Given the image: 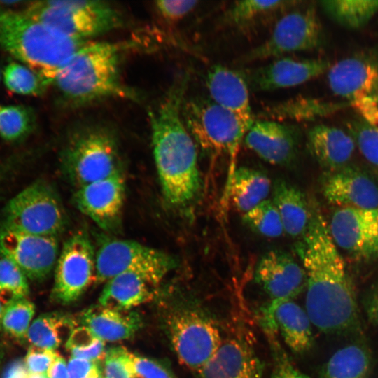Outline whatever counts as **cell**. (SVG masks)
Listing matches in <instances>:
<instances>
[{
	"label": "cell",
	"mask_w": 378,
	"mask_h": 378,
	"mask_svg": "<svg viewBox=\"0 0 378 378\" xmlns=\"http://www.w3.org/2000/svg\"><path fill=\"white\" fill-rule=\"evenodd\" d=\"M198 378H262L263 364L244 337H224L221 344L197 372Z\"/></svg>",
	"instance_id": "17"
},
{
	"label": "cell",
	"mask_w": 378,
	"mask_h": 378,
	"mask_svg": "<svg viewBox=\"0 0 378 378\" xmlns=\"http://www.w3.org/2000/svg\"><path fill=\"white\" fill-rule=\"evenodd\" d=\"M271 182L260 170L240 167L234 171L227 190L237 209L245 214L265 200Z\"/></svg>",
	"instance_id": "28"
},
{
	"label": "cell",
	"mask_w": 378,
	"mask_h": 378,
	"mask_svg": "<svg viewBox=\"0 0 378 378\" xmlns=\"http://www.w3.org/2000/svg\"><path fill=\"white\" fill-rule=\"evenodd\" d=\"M29 293L27 278L24 273L10 260L0 258V298L5 295L10 297V300L27 298Z\"/></svg>",
	"instance_id": "40"
},
{
	"label": "cell",
	"mask_w": 378,
	"mask_h": 378,
	"mask_svg": "<svg viewBox=\"0 0 378 378\" xmlns=\"http://www.w3.org/2000/svg\"><path fill=\"white\" fill-rule=\"evenodd\" d=\"M74 358L98 362L105 358L104 341L85 326L74 329L66 344Z\"/></svg>",
	"instance_id": "37"
},
{
	"label": "cell",
	"mask_w": 378,
	"mask_h": 378,
	"mask_svg": "<svg viewBox=\"0 0 378 378\" xmlns=\"http://www.w3.org/2000/svg\"><path fill=\"white\" fill-rule=\"evenodd\" d=\"M24 11L69 37L86 41L120 29L125 22L120 10L104 1H34Z\"/></svg>",
	"instance_id": "7"
},
{
	"label": "cell",
	"mask_w": 378,
	"mask_h": 378,
	"mask_svg": "<svg viewBox=\"0 0 378 378\" xmlns=\"http://www.w3.org/2000/svg\"><path fill=\"white\" fill-rule=\"evenodd\" d=\"M34 313V304L27 298L11 299L4 305L1 328L10 336L24 340Z\"/></svg>",
	"instance_id": "35"
},
{
	"label": "cell",
	"mask_w": 378,
	"mask_h": 378,
	"mask_svg": "<svg viewBox=\"0 0 378 378\" xmlns=\"http://www.w3.org/2000/svg\"><path fill=\"white\" fill-rule=\"evenodd\" d=\"M96 251L88 234L79 230L63 244L55 267L52 297L62 304L78 299L94 281Z\"/></svg>",
	"instance_id": "12"
},
{
	"label": "cell",
	"mask_w": 378,
	"mask_h": 378,
	"mask_svg": "<svg viewBox=\"0 0 378 378\" xmlns=\"http://www.w3.org/2000/svg\"><path fill=\"white\" fill-rule=\"evenodd\" d=\"M75 324V320L69 316L43 314L31 323L27 339L34 346L55 351L67 336L69 337Z\"/></svg>",
	"instance_id": "30"
},
{
	"label": "cell",
	"mask_w": 378,
	"mask_h": 378,
	"mask_svg": "<svg viewBox=\"0 0 378 378\" xmlns=\"http://www.w3.org/2000/svg\"><path fill=\"white\" fill-rule=\"evenodd\" d=\"M88 42L69 37L24 10L0 6V47L50 85L62 67Z\"/></svg>",
	"instance_id": "4"
},
{
	"label": "cell",
	"mask_w": 378,
	"mask_h": 378,
	"mask_svg": "<svg viewBox=\"0 0 378 378\" xmlns=\"http://www.w3.org/2000/svg\"><path fill=\"white\" fill-rule=\"evenodd\" d=\"M88 378H102V376H101V372H100V370L96 372L95 373H94L93 374H92L90 377H89Z\"/></svg>",
	"instance_id": "53"
},
{
	"label": "cell",
	"mask_w": 378,
	"mask_h": 378,
	"mask_svg": "<svg viewBox=\"0 0 378 378\" xmlns=\"http://www.w3.org/2000/svg\"><path fill=\"white\" fill-rule=\"evenodd\" d=\"M206 84L211 99L234 115L246 133L255 120L244 75L226 66L214 65L207 71Z\"/></svg>",
	"instance_id": "22"
},
{
	"label": "cell",
	"mask_w": 378,
	"mask_h": 378,
	"mask_svg": "<svg viewBox=\"0 0 378 378\" xmlns=\"http://www.w3.org/2000/svg\"><path fill=\"white\" fill-rule=\"evenodd\" d=\"M373 99L378 103V94L374 96H372Z\"/></svg>",
	"instance_id": "54"
},
{
	"label": "cell",
	"mask_w": 378,
	"mask_h": 378,
	"mask_svg": "<svg viewBox=\"0 0 378 378\" xmlns=\"http://www.w3.org/2000/svg\"><path fill=\"white\" fill-rule=\"evenodd\" d=\"M162 279L139 272H126L106 281L100 295L101 306L117 310L131 308L152 300Z\"/></svg>",
	"instance_id": "24"
},
{
	"label": "cell",
	"mask_w": 378,
	"mask_h": 378,
	"mask_svg": "<svg viewBox=\"0 0 378 378\" xmlns=\"http://www.w3.org/2000/svg\"><path fill=\"white\" fill-rule=\"evenodd\" d=\"M280 215L284 232L293 237L303 236L312 216L304 193L288 181L277 180L273 188V200Z\"/></svg>",
	"instance_id": "27"
},
{
	"label": "cell",
	"mask_w": 378,
	"mask_h": 378,
	"mask_svg": "<svg viewBox=\"0 0 378 378\" xmlns=\"http://www.w3.org/2000/svg\"><path fill=\"white\" fill-rule=\"evenodd\" d=\"M264 330L279 332L294 353L309 351L314 342L312 321L306 312L293 300H272L262 309Z\"/></svg>",
	"instance_id": "19"
},
{
	"label": "cell",
	"mask_w": 378,
	"mask_h": 378,
	"mask_svg": "<svg viewBox=\"0 0 378 378\" xmlns=\"http://www.w3.org/2000/svg\"><path fill=\"white\" fill-rule=\"evenodd\" d=\"M178 265L176 258L137 241L104 238L96 251L94 281L106 282L126 272L146 273L160 279Z\"/></svg>",
	"instance_id": "10"
},
{
	"label": "cell",
	"mask_w": 378,
	"mask_h": 378,
	"mask_svg": "<svg viewBox=\"0 0 378 378\" xmlns=\"http://www.w3.org/2000/svg\"><path fill=\"white\" fill-rule=\"evenodd\" d=\"M4 307V305L2 304L1 300V298H0V328L1 327V318H2Z\"/></svg>",
	"instance_id": "52"
},
{
	"label": "cell",
	"mask_w": 378,
	"mask_h": 378,
	"mask_svg": "<svg viewBox=\"0 0 378 378\" xmlns=\"http://www.w3.org/2000/svg\"><path fill=\"white\" fill-rule=\"evenodd\" d=\"M80 321L97 337L110 342L130 338L142 324L141 318L136 312L117 310L101 305L86 309L81 314Z\"/></svg>",
	"instance_id": "26"
},
{
	"label": "cell",
	"mask_w": 378,
	"mask_h": 378,
	"mask_svg": "<svg viewBox=\"0 0 378 378\" xmlns=\"http://www.w3.org/2000/svg\"><path fill=\"white\" fill-rule=\"evenodd\" d=\"M27 378H48L46 374H28Z\"/></svg>",
	"instance_id": "51"
},
{
	"label": "cell",
	"mask_w": 378,
	"mask_h": 378,
	"mask_svg": "<svg viewBox=\"0 0 378 378\" xmlns=\"http://www.w3.org/2000/svg\"><path fill=\"white\" fill-rule=\"evenodd\" d=\"M123 170L76 189V208L108 233L120 232L125 198Z\"/></svg>",
	"instance_id": "14"
},
{
	"label": "cell",
	"mask_w": 378,
	"mask_h": 378,
	"mask_svg": "<svg viewBox=\"0 0 378 378\" xmlns=\"http://www.w3.org/2000/svg\"><path fill=\"white\" fill-rule=\"evenodd\" d=\"M349 133L363 156L378 167V125H370L363 120L348 123Z\"/></svg>",
	"instance_id": "39"
},
{
	"label": "cell",
	"mask_w": 378,
	"mask_h": 378,
	"mask_svg": "<svg viewBox=\"0 0 378 378\" xmlns=\"http://www.w3.org/2000/svg\"><path fill=\"white\" fill-rule=\"evenodd\" d=\"M321 41L322 27L316 8L309 6L281 18L267 39L246 52L240 62L248 63L313 50Z\"/></svg>",
	"instance_id": "11"
},
{
	"label": "cell",
	"mask_w": 378,
	"mask_h": 378,
	"mask_svg": "<svg viewBox=\"0 0 378 378\" xmlns=\"http://www.w3.org/2000/svg\"><path fill=\"white\" fill-rule=\"evenodd\" d=\"M331 91L349 103L378 94V66L361 57L343 59L328 70Z\"/></svg>",
	"instance_id": "23"
},
{
	"label": "cell",
	"mask_w": 378,
	"mask_h": 378,
	"mask_svg": "<svg viewBox=\"0 0 378 378\" xmlns=\"http://www.w3.org/2000/svg\"><path fill=\"white\" fill-rule=\"evenodd\" d=\"M346 105L349 104L298 97L270 106L264 113L265 116L275 120H312L329 115Z\"/></svg>",
	"instance_id": "31"
},
{
	"label": "cell",
	"mask_w": 378,
	"mask_h": 378,
	"mask_svg": "<svg viewBox=\"0 0 378 378\" xmlns=\"http://www.w3.org/2000/svg\"><path fill=\"white\" fill-rule=\"evenodd\" d=\"M124 45L90 41L57 72L52 84L70 106H82L110 98L136 101L137 94L120 76Z\"/></svg>",
	"instance_id": "3"
},
{
	"label": "cell",
	"mask_w": 378,
	"mask_h": 378,
	"mask_svg": "<svg viewBox=\"0 0 378 378\" xmlns=\"http://www.w3.org/2000/svg\"><path fill=\"white\" fill-rule=\"evenodd\" d=\"M132 359L136 378H172L163 366L154 360L134 354Z\"/></svg>",
	"instance_id": "45"
},
{
	"label": "cell",
	"mask_w": 378,
	"mask_h": 378,
	"mask_svg": "<svg viewBox=\"0 0 378 378\" xmlns=\"http://www.w3.org/2000/svg\"><path fill=\"white\" fill-rule=\"evenodd\" d=\"M272 348L273 369L271 378H309L301 372L290 360L276 340V333L266 332Z\"/></svg>",
	"instance_id": "42"
},
{
	"label": "cell",
	"mask_w": 378,
	"mask_h": 378,
	"mask_svg": "<svg viewBox=\"0 0 378 378\" xmlns=\"http://www.w3.org/2000/svg\"><path fill=\"white\" fill-rule=\"evenodd\" d=\"M198 1L161 0L155 2V6L160 15L169 21H177L190 13L198 4Z\"/></svg>",
	"instance_id": "44"
},
{
	"label": "cell",
	"mask_w": 378,
	"mask_h": 378,
	"mask_svg": "<svg viewBox=\"0 0 378 378\" xmlns=\"http://www.w3.org/2000/svg\"><path fill=\"white\" fill-rule=\"evenodd\" d=\"M182 115L196 146L205 154L212 158H229L230 182L236 169L234 160L246 134L239 120L211 99L204 98L184 100Z\"/></svg>",
	"instance_id": "8"
},
{
	"label": "cell",
	"mask_w": 378,
	"mask_h": 378,
	"mask_svg": "<svg viewBox=\"0 0 378 378\" xmlns=\"http://www.w3.org/2000/svg\"><path fill=\"white\" fill-rule=\"evenodd\" d=\"M358 112L364 121L378 125V103L372 96L365 97L349 103Z\"/></svg>",
	"instance_id": "46"
},
{
	"label": "cell",
	"mask_w": 378,
	"mask_h": 378,
	"mask_svg": "<svg viewBox=\"0 0 378 378\" xmlns=\"http://www.w3.org/2000/svg\"><path fill=\"white\" fill-rule=\"evenodd\" d=\"M330 66L326 59L279 57L251 71L246 79L254 90L272 91L304 83L328 71Z\"/></svg>",
	"instance_id": "21"
},
{
	"label": "cell",
	"mask_w": 378,
	"mask_h": 378,
	"mask_svg": "<svg viewBox=\"0 0 378 378\" xmlns=\"http://www.w3.org/2000/svg\"><path fill=\"white\" fill-rule=\"evenodd\" d=\"M57 355L54 350L32 346L27 351L24 363L29 374H46Z\"/></svg>",
	"instance_id": "43"
},
{
	"label": "cell",
	"mask_w": 378,
	"mask_h": 378,
	"mask_svg": "<svg viewBox=\"0 0 378 378\" xmlns=\"http://www.w3.org/2000/svg\"><path fill=\"white\" fill-rule=\"evenodd\" d=\"M61 166L76 189L123 170L115 131L102 123L76 127L62 149Z\"/></svg>",
	"instance_id": "5"
},
{
	"label": "cell",
	"mask_w": 378,
	"mask_h": 378,
	"mask_svg": "<svg viewBox=\"0 0 378 378\" xmlns=\"http://www.w3.org/2000/svg\"><path fill=\"white\" fill-rule=\"evenodd\" d=\"M20 158L13 157L0 161V193L20 168Z\"/></svg>",
	"instance_id": "48"
},
{
	"label": "cell",
	"mask_w": 378,
	"mask_h": 378,
	"mask_svg": "<svg viewBox=\"0 0 378 378\" xmlns=\"http://www.w3.org/2000/svg\"><path fill=\"white\" fill-rule=\"evenodd\" d=\"M59 253L57 237L17 231L0 225V255L15 265L27 279L42 281L55 267Z\"/></svg>",
	"instance_id": "13"
},
{
	"label": "cell",
	"mask_w": 378,
	"mask_h": 378,
	"mask_svg": "<svg viewBox=\"0 0 378 378\" xmlns=\"http://www.w3.org/2000/svg\"><path fill=\"white\" fill-rule=\"evenodd\" d=\"M67 221L57 192L48 181L40 179L8 202L1 225L22 232L57 237L65 230Z\"/></svg>",
	"instance_id": "9"
},
{
	"label": "cell",
	"mask_w": 378,
	"mask_h": 378,
	"mask_svg": "<svg viewBox=\"0 0 378 378\" xmlns=\"http://www.w3.org/2000/svg\"><path fill=\"white\" fill-rule=\"evenodd\" d=\"M69 378H88L99 371L97 362L72 357L67 365Z\"/></svg>",
	"instance_id": "47"
},
{
	"label": "cell",
	"mask_w": 378,
	"mask_h": 378,
	"mask_svg": "<svg viewBox=\"0 0 378 378\" xmlns=\"http://www.w3.org/2000/svg\"><path fill=\"white\" fill-rule=\"evenodd\" d=\"M293 1L243 0L233 4L227 11L230 22L239 24L248 22L255 18L286 6Z\"/></svg>",
	"instance_id": "38"
},
{
	"label": "cell",
	"mask_w": 378,
	"mask_h": 378,
	"mask_svg": "<svg viewBox=\"0 0 378 378\" xmlns=\"http://www.w3.org/2000/svg\"><path fill=\"white\" fill-rule=\"evenodd\" d=\"M132 354L122 346L111 348L104 358L106 378H136L132 365Z\"/></svg>",
	"instance_id": "41"
},
{
	"label": "cell",
	"mask_w": 378,
	"mask_h": 378,
	"mask_svg": "<svg viewBox=\"0 0 378 378\" xmlns=\"http://www.w3.org/2000/svg\"><path fill=\"white\" fill-rule=\"evenodd\" d=\"M371 365L368 348L354 342L335 351L323 365L318 378H368Z\"/></svg>",
	"instance_id": "29"
},
{
	"label": "cell",
	"mask_w": 378,
	"mask_h": 378,
	"mask_svg": "<svg viewBox=\"0 0 378 378\" xmlns=\"http://www.w3.org/2000/svg\"><path fill=\"white\" fill-rule=\"evenodd\" d=\"M300 135L295 125L261 119L253 122L244 136V142L265 161L284 166L296 157Z\"/></svg>",
	"instance_id": "18"
},
{
	"label": "cell",
	"mask_w": 378,
	"mask_h": 378,
	"mask_svg": "<svg viewBox=\"0 0 378 378\" xmlns=\"http://www.w3.org/2000/svg\"><path fill=\"white\" fill-rule=\"evenodd\" d=\"M322 192L330 204L340 208H378L377 183L356 167L346 165L331 171L323 181Z\"/></svg>",
	"instance_id": "20"
},
{
	"label": "cell",
	"mask_w": 378,
	"mask_h": 378,
	"mask_svg": "<svg viewBox=\"0 0 378 378\" xmlns=\"http://www.w3.org/2000/svg\"><path fill=\"white\" fill-rule=\"evenodd\" d=\"M320 4L330 19L349 29L365 26L378 12V0H331Z\"/></svg>",
	"instance_id": "32"
},
{
	"label": "cell",
	"mask_w": 378,
	"mask_h": 378,
	"mask_svg": "<svg viewBox=\"0 0 378 378\" xmlns=\"http://www.w3.org/2000/svg\"><path fill=\"white\" fill-rule=\"evenodd\" d=\"M335 244L360 258L378 254V208L340 207L328 225Z\"/></svg>",
	"instance_id": "15"
},
{
	"label": "cell",
	"mask_w": 378,
	"mask_h": 378,
	"mask_svg": "<svg viewBox=\"0 0 378 378\" xmlns=\"http://www.w3.org/2000/svg\"><path fill=\"white\" fill-rule=\"evenodd\" d=\"M307 144L316 161L330 171L346 166L356 146L349 132L326 125L310 128L307 132Z\"/></svg>",
	"instance_id": "25"
},
{
	"label": "cell",
	"mask_w": 378,
	"mask_h": 378,
	"mask_svg": "<svg viewBox=\"0 0 378 378\" xmlns=\"http://www.w3.org/2000/svg\"><path fill=\"white\" fill-rule=\"evenodd\" d=\"M363 307L369 321L378 327V283L365 297Z\"/></svg>",
	"instance_id": "49"
},
{
	"label": "cell",
	"mask_w": 378,
	"mask_h": 378,
	"mask_svg": "<svg viewBox=\"0 0 378 378\" xmlns=\"http://www.w3.org/2000/svg\"><path fill=\"white\" fill-rule=\"evenodd\" d=\"M46 374L48 378H69L68 367L65 360L57 355Z\"/></svg>",
	"instance_id": "50"
},
{
	"label": "cell",
	"mask_w": 378,
	"mask_h": 378,
	"mask_svg": "<svg viewBox=\"0 0 378 378\" xmlns=\"http://www.w3.org/2000/svg\"><path fill=\"white\" fill-rule=\"evenodd\" d=\"M296 248L307 275L305 310L312 323L327 334L360 330L358 307L345 262L316 209L312 210L309 227Z\"/></svg>",
	"instance_id": "1"
},
{
	"label": "cell",
	"mask_w": 378,
	"mask_h": 378,
	"mask_svg": "<svg viewBox=\"0 0 378 378\" xmlns=\"http://www.w3.org/2000/svg\"><path fill=\"white\" fill-rule=\"evenodd\" d=\"M36 115L29 106L0 104V136L9 142L27 138L34 130Z\"/></svg>",
	"instance_id": "33"
},
{
	"label": "cell",
	"mask_w": 378,
	"mask_h": 378,
	"mask_svg": "<svg viewBox=\"0 0 378 378\" xmlns=\"http://www.w3.org/2000/svg\"><path fill=\"white\" fill-rule=\"evenodd\" d=\"M1 358H2V355H1V353L0 351V364H1Z\"/></svg>",
	"instance_id": "55"
},
{
	"label": "cell",
	"mask_w": 378,
	"mask_h": 378,
	"mask_svg": "<svg viewBox=\"0 0 378 378\" xmlns=\"http://www.w3.org/2000/svg\"><path fill=\"white\" fill-rule=\"evenodd\" d=\"M164 325L180 363L197 372L214 355L223 337L217 320L201 303L174 300L164 311Z\"/></svg>",
	"instance_id": "6"
},
{
	"label": "cell",
	"mask_w": 378,
	"mask_h": 378,
	"mask_svg": "<svg viewBox=\"0 0 378 378\" xmlns=\"http://www.w3.org/2000/svg\"><path fill=\"white\" fill-rule=\"evenodd\" d=\"M244 223L255 232L268 237H278L284 232L280 215L274 202L265 200L244 214Z\"/></svg>",
	"instance_id": "36"
},
{
	"label": "cell",
	"mask_w": 378,
	"mask_h": 378,
	"mask_svg": "<svg viewBox=\"0 0 378 378\" xmlns=\"http://www.w3.org/2000/svg\"><path fill=\"white\" fill-rule=\"evenodd\" d=\"M3 75L7 89L20 95H41L50 85L36 71L15 62H10L6 65Z\"/></svg>",
	"instance_id": "34"
},
{
	"label": "cell",
	"mask_w": 378,
	"mask_h": 378,
	"mask_svg": "<svg viewBox=\"0 0 378 378\" xmlns=\"http://www.w3.org/2000/svg\"><path fill=\"white\" fill-rule=\"evenodd\" d=\"M188 82L177 79L149 112L155 163L166 202L180 207L197 195L200 176L196 144L184 122L182 107Z\"/></svg>",
	"instance_id": "2"
},
{
	"label": "cell",
	"mask_w": 378,
	"mask_h": 378,
	"mask_svg": "<svg viewBox=\"0 0 378 378\" xmlns=\"http://www.w3.org/2000/svg\"><path fill=\"white\" fill-rule=\"evenodd\" d=\"M254 278L270 301L293 300L306 288L307 284L303 266L290 254L281 250H272L261 257Z\"/></svg>",
	"instance_id": "16"
}]
</instances>
